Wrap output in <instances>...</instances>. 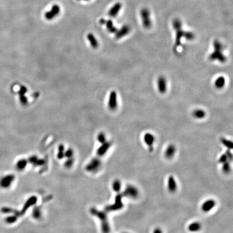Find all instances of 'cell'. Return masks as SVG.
Returning a JSON list of instances; mask_svg holds the SVG:
<instances>
[{
	"mask_svg": "<svg viewBox=\"0 0 233 233\" xmlns=\"http://www.w3.org/2000/svg\"><path fill=\"white\" fill-rule=\"evenodd\" d=\"M214 50L209 56V58L211 60H218L221 63H225L227 60L225 56L222 53L223 46L221 43L218 40L214 42Z\"/></svg>",
	"mask_w": 233,
	"mask_h": 233,
	"instance_id": "6da1fadb",
	"label": "cell"
},
{
	"mask_svg": "<svg viewBox=\"0 0 233 233\" xmlns=\"http://www.w3.org/2000/svg\"><path fill=\"white\" fill-rule=\"evenodd\" d=\"M174 27L176 31V38L175 46L176 48L179 47L181 45V42L182 38L184 37L185 31L182 30V26L180 22L178 20H175L174 21Z\"/></svg>",
	"mask_w": 233,
	"mask_h": 233,
	"instance_id": "7a4b0ae2",
	"label": "cell"
},
{
	"mask_svg": "<svg viewBox=\"0 0 233 233\" xmlns=\"http://www.w3.org/2000/svg\"><path fill=\"white\" fill-rule=\"evenodd\" d=\"M123 195L132 199H135L139 196V191L135 186L128 185L125 189Z\"/></svg>",
	"mask_w": 233,
	"mask_h": 233,
	"instance_id": "3957f363",
	"label": "cell"
},
{
	"mask_svg": "<svg viewBox=\"0 0 233 233\" xmlns=\"http://www.w3.org/2000/svg\"><path fill=\"white\" fill-rule=\"evenodd\" d=\"M141 17L143 21V26L145 28H149L151 26L150 14L146 9H144L141 11Z\"/></svg>",
	"mask_w": 233,
	"mask_h": 233,
	"instance_id": "277c9868",
	"label": "cell"
},
{
	"mask_svg": "<svg viewBox=\"0 0 233 233\" xmlns=\"http://www.w3.org/2000/svg\"><path fill=\"white\" fill-rule=\"evenodd\" d=\"M109 108L111 111H114L116 109L118 106L117 94L114 91H112L110 94L109 99L108 102Z\"/></svg>",
	"mask_w": 233,
	"mask_h": 233,
	"instance_id": "5b68a950",
	"label": "cell"
},
{
	"mask_svg": "<svg viewBox=\"0 0 233 233\" xmlns=\"http://www.w3.org/2000/svg\"><path fill=\"white\" fill-rule=\"evenodd\" d=\"M122 196L118 195L116 197L115 203L113 205H111L106 208V210L108 211H117L121 209L123 207V204L121 201Z\"/></svg>",
	"mask_w": 233,
	"mask_h": 233,
	"instance_id": "8992f818",
	"label": "cell"
},
{
	"mask_svg": "<svg viewBox=\"0 0 233 233\" xmlns=\"http://www.w3.org/2000/svg\"><path fill=\"white\" fill-rule=\"evenodd\" d=\"M157 87H158V91L162 94H165L167 91V81L164 76H160L158 78L157 80Z\"/></svg>",
	"mask_w": 233,
	"mask_h": 233,
	"instance_id": "52a82bcc",
	"label": "cell"
},
{
	"mask_svg": "<svg viewBox=\"0 0 233 233\" xmlns=\"http://www.w3.org/2000/svg\"><path fill=\"white\" fill-rule=\"evenodd\" d=\"M216 205V202L213 199L208 200L203 202L201 206V209L203 212L207 213L214 208Z\"/></svg>",
	"mask_w": 233,
	"mask_h": 233,
	"instance_id": "ba28073f",
	"label": "cell"
},
{
	"mask_svg": "<svg viewBox=\"0 0 233 233\" xmlns=\"http://www.w3.org/2000/svg\"><path fill=\"white\" fill-rule=\"evenodd\" d=\"M144 141L150 148V152L153 150V145L155 141L154 135L150 133H146L144 136Z\"/></svg>",
	"mask_w": 233,
	"mask_h": 233,
	"instance_id": "9c48e42d",
	"label": "cell"
},
{
	"mask_svg": "<svg viewBox=\"0 0 233 233\" xmlns=\"http://www.w3.org/2000/svg\"><path fill=\"white\" fill-rule=\"evenodd\" d=\"M14 179V175H9L3 177L0 181V186L3 188H7L10 186Z\"/></svg>",
	"mask_w": 233,
	"mask_h": 233,
	"instance_id": "30bf717a",
	"label": "cell"
},
{
	"mask_svg": "<svg viewBox=\"0 0 233 233\" xmlns=\"http://www.w3.org/2000/svg\"><path fill=\"white\" fill-rule=\"evenodd\" d=\"M60 11V7L57 5H54L52 8L51 11H49L45 14V18L48 19H51L54 18L55 16L58 14Z\"/></svg>",
	"mask_w": 233,
	"mask_h": 233,
	"instance_id": "8fae6325",
	"label": "cell"
},
{
	"mask_svg": "<svg viewBox=\"0 0 233 233\" xmlns=\"http://www.w3.org/2000/svg\"><path fill=\"white\" fill-rule=\"evenodd\" d=\"M167 184L169 192L174 193L176 191L177 188V182L174 178L172 175L169 176L168 178Z\"/></svg>",
	"mask_w": 233,
	"mask_h": 233,
	"instance_id": "7c38bea8",
	"label": "cell"
},
{
	"mask_svg": "<svg viewBox=\"0 0 233 233\" xmlns=\"http://www.w3.org/2000/svg\"><path fill=\"white\" fill-rule=\"evenodd\" d=\"M176 152V147L173 145L171 144L167 147L165 152V156L167 159L173 158Z\"/></svg>",
	"mask_w": 233,
	"mask_h": 233,
	"instance_id": "4fadbf2b",
	"label": "cell"
},
{
	"mask_svg": "<svg viewBox=\"0 0 233 233\" xmlns=\"http://www.w3.org/2000/svg\"><path fill=\"white\" fill-rule=\"evenodd\" d=\"M214 87L218 89H222L225 86L226 84V79L225 78L221 76L218 77L215 80Z\"/></svg>",
	"mask_w": 233,
	"mask_h": 233,
	"instance_id": "5bb4252c",
	"label": "cell"
},
{
	"mask_svg": "<svg viewBox=\"0 0 233 233\" xmlns=\"http://www.w3.org/2000/svg\"><path fill=\"white\" fill-rule=\"evenodd\" d=\"M130 31V28L128 26H124L120 29V30L117 31L116 33V37L117 39H119L120 38L123 37L127 35Z\"/></svg>",
	"mask_w": 233,
	"mask_h": 233,
	"instance_id": "9a60e30c",
	"label": "cell"
},
{
	"mask_svg": "<svg viewBox=\"0 0 233 233\" xmlns=\"http://www.w3.org/2000/svg\"><path fill=\"white\" fill-rule=\"evenodd\" d=\"M111 146V143L110 142H105L101 146L98 148L97 153L100 156H102L105 153L107 152V150L109 149L110 147Z\"/></svg>",
	"mask_w": 233,
	"mask_h": 233,
	"instance_id": "2e32d148",
	"label": "cell"
},
{
	"mask_svg": "<svg viewBox=\"0 0 233 233\" xmlns=\"http://www.w3.org/2000/svg\"><path fill=\"white\" fill-rule=\"evenodd\" d=\"M201 229V223L199 222H193L189 225L188 230L191 232H197Z\"/></svg>",
	"mask_w": 233,
	"mask_h": 233,
	"instance_id": "e0dca14e",
	"label": "cell"
},
{
	"mask_svg": "<svg viewBox=\"0 0 233 233\" xmlns=\"http://www.w3.org/2000/svg\"><path fill=\"white\" fill-rule=\"evenodd\" d=\"M206 116V113L205 110L202 109H196L193 112V116L196 119H202Z\"/></svg>",
	"mask_w": 233,
	"mask_h": 233,
	"instance_id": "ac0fdd59",
	"label": "cell"
},
{
	"mask_svg": "<svg viewBox=\"0 0 233 233\" xmlns=\"http://www.w3.org/2000/svg\"><path fill=\"white\" fill-rule=\"evenodd\" d=\"M121 7V4L119 3L116 4L110 10L109 13L110 16L111 17H115L118 14L119 11L120 10Z\"/></svg>",
	"mask_w": 233,
	"mask_h": 233,
	"instance_id": "d6986e66",
	"label": "cell"
},
{
	"mask_svg": "<svg viewBox=\"0 0 233 233\" xmlns=\"http://www.w3.org/2000/svg\"><path fill=\"white\" fill-rule=\"evenodd\" d=\"M87 38L89 41L90 43V44L94 48H97L98 47V42L96 38L94 37V36L92 34H88L87 35Z\"/></svg>",
	"mask_w": 233,
	"mask_h": 233,
	"instance_id": "ffe728a7",
	"label": "cell"
},
{
	"mask_svg": "<svg viewBox=\"0 0 233 233\" xmlns=\"http://www.w3.org/2000/svg\"><path fill=\"white\" fill-rule=\"evenodd\" d=\"M231 171V167L230 161H227L222 164V171L225 174L230 173Z\"/></svg>",
	"mask_w": 233,
	"mask_h": 233,
	"instance_id": "44dd1931",
	"label": "cell"
},
{
	"mask_svg": "<svg viewBox=\"0 0 233 233\" xmlns=\"http://www.w3.org/2000/svg\"><path fill=\"white\" fill-rule=\"evenodd\" d=\"M105 23H106V26L108 29V30L110 33H116L117 31V29L113 26V23L111 21H105Z\"/></svg>",
	"mask_w": 233,
	"mask_h": 233,
	"instance_id": "7402d4cb",
	"label": "cell"
},
{
	"mask_svg": "<svg viewBox=\"0 0 233 233\" xmlns=\"http://www.w3.org/2000/svg\"><path fill=\"white\" fill-rule=\"evenodd\" d=\"M221 142L224 146H225L228 149H232L233 148V143H232V141L227 140V139H225V138H222L221 139Z\"/></svg>",
	"mask_w": 233,
	"mask_h": 233,
	"instance_id": "603a6c76",
	"label": "cell"
},
{
	"mask_svg": "<svg viewBox=\"0 0 233 233\" xmlns=\"http://www.w3.org/2000/svg\"><path fill=\"white\" fill-rule=\"evenodd\" d=\"M121 183L119 180L114 181L113 184V188L115 192H119L121 188Z\"/></svg>",
	"mask_w": 233,
	"mask_h": 233,
	"instance_id": "cb8c5ba5",
	"label": "cell"
},
{
	"mask_svg": "<svg viewBox=\"0 0 233 233\" xmlns=\"http://www.w3.org/2000/svg\"><path fill=\"white\" fill-rule=\"evenodd\" d=\"M26 160H19L17 163V169H22L25 167V166H26Z\"/></svg>",
	"mask_w": 233,
	"mask_h": 233,
	"instance_id": "d4e9b609",
	"label": "cell"
},
{
	"mask_svg": "<svg viewBox=\"0 0 233 233\" xmlns=\"http://www.w3.org/2000/svg\"><path fill=\"white\" fill-rule=\"evenodd\" d=\"M98 140L102 144L105 143L106 142L105 135L103 133H100L98 135Z\"/></svg>",
	"mask_w": 233,
	"mask_h": 233,
	"instance_id": "484cf974",
	"label": "cell"
},
{
	"mask_svg": "<svg viewBox=\"0 0 233 233\" xmlns=\"http://www.w3.org/2000/svg\"><path fill=\"white\" fill-rule=\"evenodd\" d=\"M227 161H228V158H227L226 154H222V155L218 159V162L220 164H223Z\"/></svg>",
	"mask_w": 233,
	"mask_h": 233,
	"instance_id": "4316f807",
	"label": "cell"
},
{
	"mask_svg": "<svg viewBox=\"0 0 233 233\" xmlns=\"http://www.w3.org/2000/svg\"><path fill=\"white\" fill-rule=\"evenodd\" d=\"M20 101L23 105H26L28 103V99L24 95L20 96Z\"/></svg>",
	"mask_w": 233,
	"mask_h": 233,
	"instance_id": "83f0119b",
	"label": "cell"
},
{
	"mask_svg": "<svg viewBox=\"0 0 233 233\" xmlns=\"http://www.w3.org/2000/svg\"><path fill=\"white\" fill-rule=\"evenodd\" d=\"M27 92V89L26 87L24 86H22L21 87L19 91V94H20V96H22V95H24V94L26 93Z\"/></svg>",
	"mask_w": 233,
	"mask_h": 233,
	"instance_id": "f1b7e54d",
	"label": "cell"
},
{
	"mask_svg": "<svg viewBox=\"0 0 233 233\" xmlns=\"http://www.w3.org/2000/svg\"><path fill=\"white\" fill-rule=\"evenodd\" d=\"M16 218H17V217H16V216H10V217H8V218L6 219V221H7V222L8 223H13V222H15V221H16Z\"/></svg>",
	"mask_w": 233,
	"mask_h": 233,
	"instance_id": "f546056e",
	"label": "cell"
},
{
	"mask_svg": "<svg viewBox=\"0 0 233 233\" xmlns=\"http://www.w3.org/2000/svg\"><path fill=\"white\" fill-rule=\"evenodd\" d=\"M226 154L228 158V160L232 162L233 160V154L231 153V152L230 150H228L226 152Z\"/></svg>",
	"mask_w": 233,
	"mask_h": 233,
	"instance_id": "4dcf8cb0",
	"label": "cell"
},
{
	"mask_svg": "<svg viewBox=\"0 0 233 233\" xmlns=\"http://www.w3.org/2000/svg\"><path fill=\"white\" fill-rule=\"evenodd\" d=\"M153 233H162V230H160V228H156L154 230Z\"/></svg>",
	"mask_w": 233,
	"mask_h": 233,
	"instance_id": "1f68e13d",
	"label": "cell"
},
{
	"mask_svg": "<svg viewBox=\"0 0 233 233\" xmlns=\"http://www.w3.org/2000/svg\"><path fill=\"white\" fill-rule=\"evenodd\" d=\"M84 1H88V0H84Z\"/></svg>",
	"mask_w": 233,
	"mask_h": 233,
	"instance_id": "d6a6232c",
	"label": "cell"
}]
</instances>
